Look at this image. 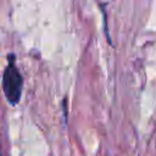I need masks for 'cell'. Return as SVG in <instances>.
Segmentation results:
<instances>
[{"instance_id":"6da1fadb","label":"cell","mask_w":156,"mask_h":156,"mask_svg":"<svg viewBox=\"0 0 156 156\" xmlns=\"http://www.w3.org/2000/svg\"><path fill=\"white\" fill-rule=\"evenodd\" d=\"M23 88V78L15 65V56H9V65L6 66L2 74V90L5 98L11 105H16L22 94Z\"/></svg>"}]
</instances>
